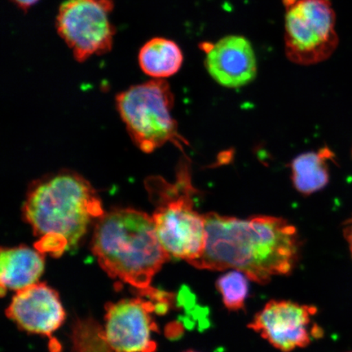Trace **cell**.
Listing matches in <instances>:
<instances>
[{"label": "cell", "mask_w": 352, "mask_h": 352, "mask_svg": "<svg viewBox=\"0 0 352 352\" xmlns=\"http://www.w3.org/2000/svg\"><path fill=\"white\" fill-rule=\"evenodd\" d=\"M205 219V250L192 266L210 271L234 268L258 284L289 274L296 266L300 240L285 219L266 215L244 219L217 213L206 214Z\"/></svg>", "instance_id": "cell-1"}, {"label": "cell", "mask_w": 352, "mask_h": 352, "mask_svg": "<svg viewBox=\"0 0 352 352\" xmlns=\"http://www.w3.org/2000/svg\"><path fill=\"white\" fill-rule=\"evenodd\" d=\"M22 212L38 237L35 248L54 257L76 246L91 220L104 214L102 202L90 182L67 170L47 175L30 184Z\"/></svg>", "instance_id": "cell-2"}, {"label": "cell", "mask_w": 352, "mask_h": 352, "mask_svg": "<svg viewBox=\"0 0 352 352\" xmlns=\"http://www.w3.org/2000/svg\"><path fill=\"white\" fill-rule=\"evenodd\" d=\"M92 252L110 277L143 293L152 289L153 276L170 257L158 239L152 217L131 208L112 210L98 219Z\"/></svg>", "instance_id": "cell-3"}, {"label": "cell", "mask_w": 352, "mask_h": 352, "mask_svg": "<svg viewBox=\"0 0 352 352\" xmlns=\"http://www.w3.org/2000/svg\"><path fill=\"white\" fill-rule=\"evenodd\" d=\"M144 186L156 208L152 218L166 252L189 264L195 263L205 250L206 219L195 209L193 195L197 191L188 162H180L175 182L151 176L145 179Z\"/></svg>", "instance_id": "cell-4"}, {"label": "cell", "mask_w": 352, "mask_h": 352, "mask_svg": "<svg viewBox=\"0 0 352 352\" xmlns=\"http://www.w3.org/2000/svg\"><path fill=\"white\" fill-rule=\"evenodd\" d=\"M116 104L132 142L144 153L169 142L180 149L186 144L173 116L174 95L165 79L131 86L117 96Z\"/></svg>", "instance_id": "cell-5"}, {"label": "cell", "mask_w": 352, "mask_h": 352, "mask_svg": "<svg viewBox=\"0 0 352 352\" xmlns=\"http://www.w3.org/2000/svg\"><path fill=\"white\" fill-rule=\"evenodd\" d=\"M336 22L330 0H298L288 7L285 24L288 59L301 65L328 59L338 44Z\"/></svg>", "instance_id": "cell-6"}, {"label": "cell", "mask_w": 352, "mask_h": 352, "mask_svg": "<svg viewBox=\"0 0 352 352\" xmlns=\"http://www.w3.org/2000/svg\"><path fill=\"white\" fill-rule=\"evenodd\" d=\"M113 7L112 0H66L60 6L57 33L79 63L111 50L116 32L109 19Z\"/></svg>", "instance_id": "cell-7"}, {"label": "cell", "mask_w": 352, "mask_h": 352, "mask_svg": "<svg viewBox=\"0 0 352 352\" xmlns=\"http://www.w3.org/2000/svg\"><path fill=\"white\" fill-rule=\"evenodd\" d=\"M167 303L154 305L142 298L124 299L105 307V338L113 352H155L152 333L157 324L152 312H165Z\"/></svg>", "instance_id": "cell-8"}, {"label": "cell", "mask_w": 352, "mask_h": 352, "mask_svg": "<svg viewBox=\"0 0 352 352\" xmlns=\"http://www.w3.org/2000/svg\"><path fill=\"white\" fill-rule=\"evenodd\" d=\"M316 308L292 301L272 300L255 316L249 328L276 349L289 352L310 344L314 332L308 329Z\"/></svg>", "instance_id": "cell-9"}, {"label": "cell", "mask_w": 352, "mask_h": 352, "mask_svg": "<svg viewBox=\"0 0 352 352\" xmlns=\"http://www.w3.org/2000/svg\"><path fill=\"white\" fill-rule=\"evenodd\" d=\"M6 314L25 331L50 338L51 351H59V343L52 334L64 323L65 311L56 290L44 283L19 290Z\"/></svg>", "instance_id": "cell-10"}, {"label": "cell", "mask_w": 352, "mask_h": 352, "mask_svg": "<svg viewBox=\"0 0 352 352\" xmlns=\"http://www.w3.org/2000/svg\"><path fill=\"white\" fill-rule=\"evenodd\" d=\"M202 48L206 52V68L219 85L239 88L256 77V56L248 38L228 35L214 44H204Z\"/></svg>", "instance_id": "cell-11"}, {"label": "cell", "mask_w": 352, "mask_h": 352, "mask_svg": "<svg viewBox=\"0 0 352 352\" xmlns=\"http://www.w3.org/2000/svg\"><path fill=\"white\" fill-rule=\"evenodd\" d=\"M44 254L28 246L1 249V296L7 289L19 290L38 283L44 271Z\"/></svg>", "instance_id": "cell-12"}, {"label": "cell", "mask_w": 352, "mask_h": 352, "mask_svg": "<svg viewBox=\"0 0 352 352\" xmlns=\"http://www.w3.org/2000/svg\"><path fill=\"white\" fill-rule=\"evenodd\" d=\"M138 60L140 68L147 76L165 79L174 76L182 68L184 56L177 43L157 37L140 48Z\"/></svg>", "instance_id": "cell-13"}, {"label": "cell", "mask_w": 352, "mask_h": 352, "mask_svg": "<svg viewBox=\"0 0 352 352\" xmlns=\"http://www.w3.org/2000/svg\"><path fill=\"white\" fill-rule=\"evenodd\" d=\"M333 153L325 147L318 152L300 154L292 162V177L294 188L305 195L318 192L329 180V164Z\"/></svg>", "instance_id": "cell-14"}, {"label": "cell", "mask_w": 352, "mask_h": 352, "mask_svg": "<svg viewBox=\"0 0 352 352\" xmlns=\"http://www.w3.org/2000/svg\"><path fill=\"white\" fill-rule=\"evenodd\" d=\"M72 340L76 352H113L104 329L94 319L78 320L74 325Z\"/></svg>", "instance_id": "cell-15"}, {"label": "cell", "mask_w": 352, "mask_h": 352, "mask_svg": "<svg viewBox=\"0 0 352 352\" xmlns=\"http://www.w3.org/2000/svg\"><path fill=\"white\" fill-rule=\"evenodd\" d=\"M217 287L228 310L239 311L244 307L249 283L248 277L243 272L239 270L227 272L217 280Z\"/></svg>", "instance_id": "cell-16"}, {"label": "cell", "mask_w": 352, "mask_h": 352, "mask_svg": "<svg viewBox=\"0 0 352 352\" xmlns=\"http://www.w3.org/2000/svg\"><path fill=\"white\" fill-rule=\"evenodd\" d=\"M343 235H344L347 244H349L352 258V217L344 223Z\"/></svg>", "instance_id": "cell-17"}, {"label": "cell", "mask_w": 352, "mask_h": 352, "mask_svg": "<svg viewBox=\"0 0 352 352\" xmlns=\"http://www.w3.org/2000/svg\"><path fill=\"white\" fill-rule=\"evenodd\" d=\"M12 1L16 7H19L20 10L26 12L28 11L30 8L35 6L39 0H12Z\"/></svg>", "instance_id": "cell-18"}, {"label": "cell", "mask_w": 352, "mask_h": 352, "mask_svg": "<svg viewBox=\"0 0 352 352\" xmlns=\"http://www.w3.org/2000/svg\"><path fill=\"white\" fill-rule=\"evenodd\" d=\"M298 0H284V3L285 4L286 8L292 6L294 3L297 2Z\"/></svg>", "instance_id": "cell-19"}, {"label": "cell", "mask_w": 352, "mask_h": 352, "mask_svg": "<svg viewBox=\"0 0 352 352\" xmlns=\"http://www.w3.org/2000/svg\"><path fill=\"white\" fill-rule=\"evenodd\" d=\"M186 352H196V351H186Z\"/></svg>", "instance_id": "cell-20"}, {"label": "cell", "mask_w": 352, "mask_h": 352, "mask_svg": "<svg viewBox=\"0 0 352 352\" xmlns=\"http://www.w3.org/2000/svg\"><path fill=\"white\" fill-rule=\"evenodd\" d=\"M85 1H91V0H85Z\"/></svg>", "instance_id": "cell-21"}, {"label": "cell", "mask_w": 352, "mask_h": 352, "mask_svg": "<svg viewBox=\"0 0 352 352\" xmlns=\"http://www.w3.org/2000/svg\"><path fill=\"white\" fill-rule=\"evenodd\" d=\"M349 352H352V351H349Z\"/></svg>", "instance_id": "cell-22"}]
</instances>
